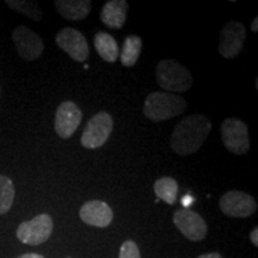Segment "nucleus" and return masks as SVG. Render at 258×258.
<instances>
[{
	"instance_id": "1",
	"label": "nucleus",
	"mask_w": 258,
	"mask_h": 258,
	"mask_svg": "<svg viewBox=\"0 0 258 258\" xmlns=\"http://www.w3.org/2000/svg\"><path fill=\"white\" fill-rule=\"evenodd\" d=\"M212 131L211 121L202 114L186 116L179 121L171 135V148L179 156H189L201 148Z\"/></svg>"
},
{
	"instance_id": "2",
	"label": "nucleus",
	"mask_w": 258,
	"mask_h": 258,
	"mask_svg": "<svg viewBox=\"0 0 258 258\" xmlns=\"http://www.w3.org/2000/svg\"><path fill=\"white\" fill-rule=\"evenodd\" d=\"M188 103L183 97L170 92H152L145 99L144 115L153 122L176 117L185 111Z\"/></svg>"
},
{
	"instance_id": "3",
	"label": "nucleus",
	"mask_w": 258,
	"mask_h": 258,
	"mask_svg": "<svg viewBox=\"0 0 258 258\" xmlns=\"http://www.w3.org/2000/svg\"><path fill=\"white\" fill-rule=\"evenodd\" d=\"M158 85L170 93L186 92L192 85V76L179 61L173 59L161 60L156 69Z\"/></svg>"
},
{
	"instance_id": "4",
	"label": "nucleus",
	"mask_w": 258,
	"mask_h": 258,
	"mask_svg": "<svg viewBox=\"0 0 258 258\" xmlns=\"http://www.w3.org/2000/svg\"><path fill=\"white\" fill-rule=\"evenodd\" d=\"M114 121L110 114L105 111L97 112L90 118L82 134V145L89 150L101 148L110 137Z\"/></svg>"
},
{
	"instance_id": "5",
	"label": "nucleus",
	"mask_w": 258,
	"mask_h": 258,
	"mask_svg": "<svg viewBox=\"0 0 258 258\" xmlns=\"http://www.w3.org/2000/svg\"><path fill=\"white\" fill-rule=\"evenodd\" d=\"M221 139L225 147L231 153L243 156L250 150L247 125L239 118L230 117L221 123Z\"/></svg>"
},
{
	"instance_id": "6",
	"label": "nucleus",
	"mask_w": 258,
	"mask_h": 258,
	"mask_svg": "<svg viewBox=\"0 0 258 258\" xmlns=\"http://www.w3.org/2000/svg\"><path fill=\"white\" fill-rule=\"evenodd\" d=\"M219 208L230 218H249L256 212L257 202L249 194L230 190L220 198Z\"/></svg>"
},
{
	"instance_id": "7",
	"label": "nucleus",
	"mask_w": 258,
	"mask_h": 258,
	"mask_svg": "<svg viewBox=\"0 0 258 258\" xmlns=\"http://www.w3.org/2000/svg\"><path fill=\"white\" fill-rule=\"evenodd\" d=\"M53 232V220L48 214H40L30 221H24L18 226L17 238L23 244L40 245L49 239Z\"/></svg>"
},
{
	"instance_id": "8",
	"label": "nucleus",
	"mask_w": 258,
	"mask_h": 258,
	"mask_svg": "<svg viewBox=\"0 0 258 258\" xmlns=\"http://www.w3.org/2000/svg\"><path fill=\"white\" fill-rule=\"evenodd\" d=\"M12 40L18 55L27 61L37 60L44 50L42 38L34 30L25 25H18L12 32Z\"/></svg>"
},
{
	"instance_id": "9",
	"label": "nucleus",
	"mask_w": 258,
	"mask_h": 258,
	"mask_svg": "<svg viewBox=\"0 0 258 258\" xmlns=\"http://www.w3.org/2000/svg\"><path fill=\"white\" fill-rule=\"evenodd\" d=\"M56 44L73 60L84 62L89 57L90 49L86 38L79 30L74 28H63L57 32Z\"/></svg>"
},
{
	"instance_id": "10",
	"label": "nucleus",
	"mask_w": 258,
	"mask_h": 258,
	"mask_svg": "<svg viewBox=\"0 0 258 258\" xmlns=\"http://www.w3.org/2000/svg\"><path fill=\"white\" fill-rule=\"evenodd\" d=\"M83 114L79 106L72 101L62 102L55 112L54 128L61 139H70L82 123Z\"/></svg>"
},
{
	"instance_id": "11",
	"label": "nucleus",
	"mask_w": 258,
	"mask_h": 258,
	"mask_svg": "<svg viewBox=\"0 0 258 258\" xmlns=\"http://www.w3.org/2000/svg\"><path fill=\"white\" fill-rule=\"evenodd\" d=\"M245 37H246V30L240 22L231 21L225 24L221 29L220 42H219L220 55L226 59L237 56L244 46Z\"/></svg>"
},
{
	"instance_id": "12",
	"label": "nucleus",
	"mask_w": 258,
	"mask_h": 258,
	"mask_svg": "<svg viewBox=\"0 0 258 258\" xmlns=\"http://www.w3.org/2000/svg\"><path fill=\"white\" fill-rule=\"evenodd\" d=\"M173 224L184 237L191 241H200L207 234V224L201 215L188 208H182L173 215Z\"/></svg>"
},
{
	"instance_id": "13",
	"label": "nucleus",
	"mask_w": 258,
	"mask_h": 258,
	"mask_svg": "<svg viewBox=\"0 0 258 258\" xmlns=\"http://www.w3.org/2000/svg\"><path fill=\"white\" fill-rule=\"evenodd\" d=\"M79 215L85 224L101 228L108 227L114 219V213L110 206L99 200H91L84 203L80 208Z\"/></svg>"
},
{
	"instance_id": "14",
	"label": "nucleus",
	"mask_w": 258,
	"mask_h": 258,
	"mask_svg": "<svg viewBox=\"0 0 258 258\" xmlns=\"http://www.w3.org/2000/svg\"><path fill=\"white\" fill-rule=\"evenodd\" d=\"M128 3L125 0H110L103 5L101 21L108 28L118 30L123 27L127 19Z\"/></svg>"
},
{
	"instance_id": "15",
	"label": "nucleus",
	"mask_w": 258,
	"mask_h": 258,
	"mask_svg": "<svg viewBox=\"0 0 258 258\" xmlns=\"http://www.w3.org/2000/svg\"><path fill=\"white\" fill-rule=\"evenodd\" d=\"M54 5L62 18L69 21H82L88 17L92 9L90 0H55Z\"/></svg>"
},
{
	"instance_id": "16",
	"label": "nucleus",
	"mask_w": 258,
	"mask_h": 258,
	"mask_svg": "<svg viewBox=\"0 0 258 258\" xmlns=\"http://www.w3.org/2000/svg\"><path fill=\"white\" fill-rule=\"evenodd\" d=\"M93 43H95L97 53H98L99 56H101L104 61H106V62L112 63L117 60L118 54H120L117 42H116L115 38L112 37L110 34L104 31L97 32L95 35Z\"/></svg>"
},
{
	"instance_id": "17",
	"label": "nucleus",
	"mask_w": 258,
	"mask_h": 258,
	"mask_svg": "<svg viewBox=\"0 0 258 258\" xmlns=\"http://www.w3.org/2000/svg\"><path fill=\"white\" fill-rule=\"evenodd\" d=\"M141 48H143V40L138 35L125 37L120 55L121 63L124 67H133L140 56Z\"/></svg>"
},
{
	"instance_id": "18",
	"label": "nucleus",
	"mask_w": 258,
	"mask_h": 258,
	"mask_svg": "<svg viewBox=\"0 0 258 258\" xmlns=\"http://www.w3.org/2000/svg\"><path fill=\"white\" fill-rule=\"evenodd\" d=\"M153 189L159 200H163L169 205H173L176 202L177 194H178V183L172 177H161L157 179L154 182Z\"/></svg>"
},
{
	"instance_id": "19",
	"label": "nucleus",
	"mask_w": 258,
	"mask_h": 258,
	"mask_svg": "<svg viewBox=\"0 0 258 258\" xmlns=\"http://www.w3.org/2000/svg\"><path fill=\"white\" fill-rule=\"evenodd\" d=\"M6 5L18 14L32 19V21L40 22L43 18V12L36 2H27V0H6Z\"/></svg>"
},
{
	"instance_id": "20",
	"label": "nucleus",
	"mask_w": 258,
	"mask_h": 258,
	"mask_svg": "<svg viewBox=\"0 0 258 258\" xmlns=\"http://www.w3.org/2000/svg\"><path fill=\"white\" fill-rule=\"evenodd\" d=\"M14 182L4 175H0V215L6 214L15 201Z\"/></svg>"
},
{
	"instance_id": "21",
	"label": "nucleus",
	"mask_w": 258,
	"mask_h": 258,
	"mask_svg": "<svg viewBox=\"0 0 258 258\" xmlns=\"http://www.w3.org/2000/svg\"><path fill=\"white\" fill-rule=\"evenodd\" d=\"M118 258H141L138 245L133 240H125L121 245Z\"/></svg>"
},
{
	"instance_id": "22",
	"label": "nucleus",
	"mask_w": 258,
	"mask_h": 258,
	"mask_svg": "<svg viewBox=\"0 0 258 258\" xmlns=\"http://www.w3.org/2000/svg\"><path fill=\"white\" fill-rule=\"evenodd\" d=\"M250 240L254 246H258V227H254L250 233Z\"/></svg>"
},
{
	"instance_id": "23",
	"label": "nucleus",
	"mask_w": 258,
	"mask_h": 258,
	"mask_svg": "<svg viewBox=\"0 0 258 258\" xmlns=\"http://www.w3.org/2000/svg\"><path fill=\"white\" fill-rule=\"evenodd\" d=\"M198 258H222V256L218 252H211V253L201 254V256H199Z\"/></svg>"
},
{
	"instance_id": "24",
	"label": "nucleus",
	"mask_w": 258,
	"mask_h": 258,
	"mask_svg": "<svg viewBox=\"0 0 258 258\" xmlns=\"http://www.w3.org/2000/svg\"><path fill=\"white\" fill-rule=\"evenodd\" d=\"M17 258H44V257L41 256V254H38V253H24Z\"/></svg>"
},
{
	"instance_id": "25",
	"label": "nucleus",
	"mask_w": 258,
	"mask_h": 258,
	"mask_svg": "<svg viewBox=\"0 0 258 258\" xmlns=\"http://www.w3.org/2000/svg\"><path fill=\"white\" fill-rule=\"evenodd\" d=\"M250 28H251V30H252L253 32H257L258 31V17H256L252 21V23H251V25H250Z\"/></svg>"
},
{
	"instance_id": "26",
	"label": "nucleus",
	"mask_w": 258,
	"mask_h": 258,
	"mask_svg": "<svg viewBox=\"0 0 258 258\" xmlns=\"http://www.w3.org/2000/svg\"><path fill=\"white\" fill-rule=\"evenodd\" d=\"M0 96H2V90H0Z\"/></svg>"
}]
</instances>
